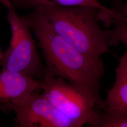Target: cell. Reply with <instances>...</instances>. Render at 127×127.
<instances>
[{"label":"cell","instance_id":"cell-1","mask_svg":"<svg viewBox=\"0 0 127 127\" xmlns=\"http://www.w3.org/2000/svg\"><path fill=\"white\" fill-rule=\"evenodd\" d=\"M39 41L45 60V75L60 77L90 93L101 108L104 100L99 93L104 73L101 59L83 54L56 32L44 15L35 8L21 17Z\"/></svg>","mask_w":127,"mask_h":127},{"label":"cell","instance_id":"cell-2","mask_svg":"<svg viewBox=\"0 0 127 127\" xmlns=\"http://www.w3.org/2000/svg\"><path fill=\"white\" fill-rule=\"evenodd\" d=\"M35 8L43 13L56 32L83 54L98 59L109 52L105 32L98 24L100 9L88 6L48 5Z\"/></svg>","mask_w":127,"mask_h":127},{"label":"cell","instance_id":"cell-3","mask_svg":"<svg viewBox=\"0 0 127 127\" xmlns=\"http://www.w3.org/2000/svg\"><path fill=\"white\" fill-rule=\"evenodd\" d=\"M7 19L11 37L9 47L3 54L2 71L21 73L41 80L45 75L43 65L30 28L12 8L8 9Z\"/></svg>","mask_w":127,"mask_h":127},{"label":"cell","instance_id":"cell-4","mask_svg":"<svg viewBox=\"0 0 127 127\" xmlns=\"http://www.w3.org/2000/svg\"><path fill=\"white\" fill-rule=\"evenodd\" d=\"M41 93L56 108L78 124H87L100 105L90 93L60 77L45 75Z\"/></svg>","mask_w":127,"mask_h":127},{"label":"cell","instance_id":"cell-5","mask_svg":"<svg viewBox=\"0 0 127 127\" xmlns=\"http://www.w3.org/2000/svg\"><path fill=\"white\" fill-rule=\"evenodd\" d=\"M6 111L15 112L18 127H79L36 91L20 100L9 103Z\"/></svg>","mask_w":127,"mask_h":127},{"label":"cell","instance_id":"cell-6","mask_svg":"<svg viewBox=\"0 0 127 127\" xmlns=\"http://www.w3.org/2000/svg\"><path fill=\"white\" fill-rule=\"evenodd\" d=\"M42 84L21 73L1 71L0 72V108L6 111L7 105L15 102L41 89Z\"/></svg>","mask_w":127,"mask_h":127},{"label":"cell","instance_id":"cell-7","mask_svg":"<svg viewBox=\"0 0 127 127\" xmlns=\"http://www.w3.org/2000/svg\"><path fill=\"white\" fill-rule=\"evenodd\" d=\"M115 73L114 86L107 91V97L101 109L127 110V51L120 58Z\"/></svg>","mask_w":127,"mask_h":127},{"label":"cell","instance_id":"cell-8","mask_svg":"<svg viewBox=\"0 0 127 127\" xmlns=\"http://www.w3.org/2000/svg\"><path fill=\"white\" fill-rule=\"evenodd\" d=\"M87 124L93 127H127V110H96Z\"/></svg>","mask_w":127,"mask_h":127},{"label":"cell","instance_id":"cell-9","mask_svg":"<svg viewBox=\"0 0 127 127\" xmlns=\"http://www.w3.org/2000/svg\"><path fill=\"white\" fill-rule=\"evenodd\" d=\"M11 2L15 9L35 8L38 6L48 5L64 7L88 6L103 11H108L110 9L96 0H11Z\"/></svg>","mask_w":127,"mask_h":127},{"label":"cell","instance_id":"cell-10","mask_svg":"<svg viewBox=\"0 0 127 127\" xmlns=\"http://www.w3.org/2000/svg\"><path fill=\"white\" fill-rule=\"evenodd\" d=\"M114 25V29L105 31L109 47L117 45L121 42L127 48V18L120 17L115 20Z\"/></svg>","mask_w":127,"mask_h":127},{"label":"cell","instance_id":"cell-11","mask_svg":"<svg viewBox=\"0 0 127 127\" xmlns=\"http://www.w3.org/2000/svg\"><path fill=\"white\" fill-rule=\"evenodd\" d=\"M112 9L123 17L127 18V5L123 4L122 1L114 3Z\"/></svg>","mask_w":127,"mask_h":127},{"label":"cell","instance_id":"cell-12","mask_svg":"<svg viewBox=\"0 0 127 127\" xmlns=\"http://www.w3.org/2000/svg\"><path fill=\"white\" fill-rule=\"evenodd\" d=\"M0 3L3 5L8 9L14 8L12 4L11 0H0Z\"/></svg>","mask_w":127,"mask_h":127},{"label":"cell","instance_id":"cell-13","mask_svg":"<svg viewBox=\"0 0 127 127\" xmlns=\"http://www.w3.org/2000/svg\"><path fill=\"white\" fill-rule=\"evenodd\" d=\"M3 54H4V53H3V52H2V51L0 48V65H1V61H2V59L3 58Z\"/></svg>","mask_w":127,"mask_h":127},{"label":"cell","instance_id":"cell-14","mask_svg":"<svg viewBox=\"0 0 127 127\" xmlns=\"http://www.w3.org/2000/svg\"><path fill=\"white\" fill-rule=\"evenodd\" d=\"M113 0L114 2V3H117L118 2H121L122 1V0Z\"/></svg>","mask_w":127,"mask_h":127}]
</instances>
